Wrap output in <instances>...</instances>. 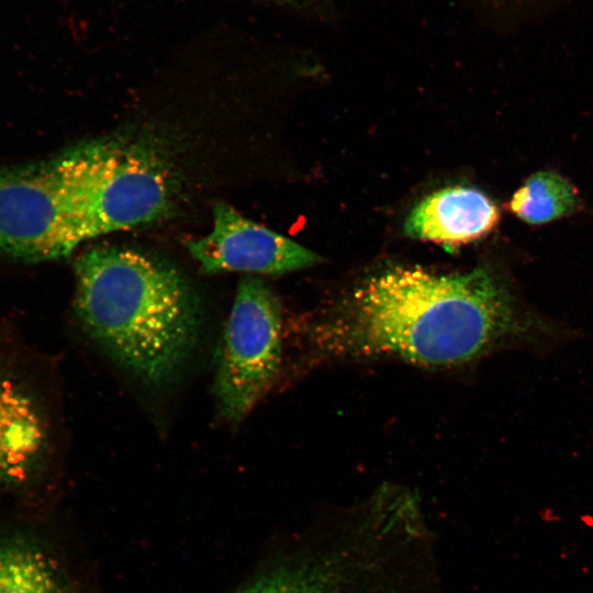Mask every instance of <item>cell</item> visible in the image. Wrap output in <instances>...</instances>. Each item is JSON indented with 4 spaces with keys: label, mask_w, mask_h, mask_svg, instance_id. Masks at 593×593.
Listing matches in <instances>:
<instances>
[{
    "label": "cell",
    "mask_w": 593,
    "mask_h": 593,
    "mask_svg": "<svg viewBox=\"0 0 593 593\" xmlns=\"http://www.w3.org/2000/svg\"><path fill=\"white\" fill-rule=\"evenodd\" d=\"M45 443V426L34 401L13 381L0 379V483L27 479Z\"/></svg>",
    "instance_id": "9c48e42d"
},
{
    "label": "cell",
    "mask_w": 593,
    "mask_h": 593,
    "mask_svg": "<svg viewBox=\"0 0 593 593\" xmlns=\"http://www.w3.org/2000/svg\"><path fill=\"white\" fill-rule=\"evenodd\" d=\"M80 244L66 153L0 170V251L29 261L59 259Z\"/></svg>",
    "instance_id": "8992f818"
},
{
    "label": "cell",
    "mask_w": 593,
    "mask_h": 593,
    "mask_svg": "<svg viewBox=\"0 0 593 593\" xmlns=\"http://www.w3.org/2000/svg\"><path fill=\"white\" fill-rule=\"evenodd\" d=\"M0 593H60V584L42 551L22 544H0Z\"/></svg>",
    "instance_id": "8fae6325"
},
{
    "label": "cell",
    "mask_w": 593,
    "mask_h": 593,
    "mask_svg": "<svg viewBox=\"0 0 593 593\" xmlns=\"http://www.w3.org/2000/svg\"><path fill=\"white\" fill-rule=\"evenodd\" d=\"M540 329L490 268L444 275L396 266L366 279L325 312L312 337L329 356H390L445 367Z\"/></svg>",
    "instance_id": "6da1fadb"
},
{
    "label": "cell",
    "mask_w": 593,
    "mask_h": 593,
    "mask_svg": "<svg viewBox=\"0 0 593 593\" xmlns=\"http://www.w3.org/2000/svg\"><path fill=\"white\" fill-rule=\"evenodd\" d=\"M76 314L85 331L143 382L169 381L195 348L199 301L170 266L142 253L96 246L75 264Z\"/></svg>",
    "instance_id": "7a4b0ae2"
},
{
    "label": "cell",
    "mask_w": 593,
    "mask_h": 593,
    "mask_svg": "<svg viewBox=\"0 0 593 593\" xmlns=\"http://www.w3.org/2000/svg\"><path fill=\"white\" fill-rule=\"evenodd\" d=\"M499 220L497 206L483 192L450 187L424 198L411 211L404 232L413 238L454 246L481 238Z\"/></svg>",
    "instance_id": "ba28073f"
},
{
    "label": "cell",
    "mask_w": 593,
    "mask_h": 593,
    "mask_svg": "<svg viewBox=\"0 0 593 593\" xmlns=\"http://www.w3.org/2000/svg\"><path fill=\"white\" fill-rule=\"evenodd\" d=\"M281 310L267 283L239 280L225 325L215 373L222 417L239 423L275 382L281 366Z\"/></svg>",
    "instance_id": "5b68a950"
},
{
    "label": "cell",
    "mask_w": 593,
    "mask_h": 593,
    "mask_svg": "<svg viewBox=\"0 0 593 593\" xmlns=\"http://www.w3.org/2000/svg\"><path fill=\"white\" fill-rule=\"evenodd\" d=\"M280 1L292 2V3H305V2H310L312 0H280Z\"/></svg>",
    "instance_id": "7c38bea8"
},
{
    "label": "cell",
    "mask_w": 593,
    "mask_h": 593,
    "mask_svg": "<svg viewBox=\"0 0 593 593\" xmlns=\"http://www.w3.org/2000/svg\"><path fill=\"white\" fill-rule=\"evenodd\" d=\"M581 200L575 187L555 171L530 175L510 200L507 208L527 224H546L578 211Z\"/></svg>",
    "instance_id": "30bf717a"
},
{
    "label": "cell",
    "mask_w": 593,
    "mask_h": 593,
    "mask_svg": "<svg viewBox=\"0 0 593 593\" xmlns=\"http://www.w3.org/2000/svg\"><path fill=\"white\" fill-rule=\"evenodd\" d=\"M202 272L282 275L312 267L321 258L300 244L243 216L227 203L213 209L206 236L187 242Z\"/></svg>",
    "instance_id": "52a82bcc"
},
{
    "label": "cell",
    "mask_w": 593,
    "mask_h": 593,
    "mask_svg": "<svg viewBox=\"0 0 593 593\" xmlns=\"http://www.w3.org/2000/svg\"><path fill=\"white\" fill-rule=\"evenodd\" d=\"M429 541L417 497L380 489L295 558L234 593H430Z\"/></svg>",
    "instance_id": "3957f363"
},
{
    "label": "cell",
    "mask_w": 593,
    "mask_h": 593,
    "mask_svg": "<svg viewBox=\"0 0 593 593\" xmlns=\"http://www.w3.org/2000/svg\"><path fill=\"white\" fill-rule=\"evenodd\" d=\"M67 153L80 243L157 220L170 205L163 165L146 150L116 141Z\"/></svg>",
    "instance_id": "277c9868"
}]
</instances>
